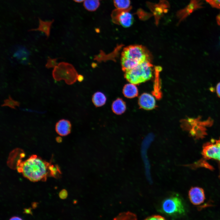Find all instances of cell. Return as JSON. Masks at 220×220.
Instances as JSON below:
<instances>
[{
	"instance_id": "1",
	"label": "cell",
	"mask_w": 220,
	"mask_h": 220,
	"mask_svg": "<svg viewBox=\"0 0 220 220\" xmlns=\"http://www.w3.org/2000/svg\"><path fill=\"white\" fill-rule=\"evenodd\" d=\"M50 164L51 162H47L36 155H33L26 160L21 161L17 167V170L24 177L32 182L46 181Z\"/></svg>"
},
{
	"instance_id": "2",
	"label": "cell",
	"mask_w": 220,
	"mask_h": 220,
	"mask_svg": "<svg viewBox=\"0 0 220 220\" xmlns=\"http://www.w3.org/2000/svg\"><path fill=\"white\" fill-rule=\"evenodd\" d=\"M151 59L150 54L144 46L137 45L127 46L121 53L122 69L124 72L144 62L151 61Z\"/></svg>"
},
{
	"instance_id": "3",
	"label": "cell",
	"mask_w": 220,
	"mask_h": 220,
	"mask_svg": "<svg viewBox=\"0 0 220 220\" xmlns=\"http://www.w3.org/2000/svg\"><path fill=\"white\" fill-rule=\"evenodd\" d=\"M153 66L151 61H146L124 72V77L130 83L139 84L152 77Z\"/></svg>"
},
{
	"instance_id": "4",
	"label": "cell",
	"mask_w": 220,
	"mask_h": 220,
	"mask_svg": "<svg viewBox=\"0 0 220 220\" xmlns=\"http://www.w3.org/2000/svg\"><path fill=\"white\" fill-rule=\"evenodd\" d=\"M161 211L170 216L180 215L185 213V208L181 199L177 196L166 198L162 202Z\"/></svg>"
},
{
	"instance_id": "5",
	"label": "cell",
	"mask_w": 220,
	"mask_h": 220,
	"mask_svg": "<svg viewBox=\"0 0 220 220\" xmlns=\"http://www.w3.org/2000/svg\"><path fill=\"white\" fill-rule=\"evenodd\" d=\"M129 10L117 8L114 10L111 15L112 22L124 28L131 26L134 23V18L132 15L129 12Z\"/></svg>"
},
{
	"instance_id": "6",
	"label": "cell",
	"mask_w": 220,
	"mask_h": 220,
	"mask_svg": "<svg viewBox=\"0 0 220 220\" xmlns=\"http://www.w3.org/2000/svg\"><path fill=\"white\" fill-rule=\"evenodd\" d=\"M202 154L206 159H214L220 162V138L212 139L204 144Z\"/></svg>"
},
{
	"instance_id": "7",
	"label": "cell",
	"mask_w": 220,
	"mask_h": 220,
	"mask_svg": "<svg viewBox=\"0 0 220 220\" xmlns=\"http://www.w3.org/2000/svg\"><path fill=\"white\" fill-rule=\"evenodd\" d=\"M52 75L54 80L57 81L64 79L67 83H69L71 80V67L68 64L61 62L59 63L54 68Z\"/></svg>"
},
{
	"instance_id": "8",
	"label": "cell",
	"mask_w": 220,
	"mask_h": 220,
	"mask_svg": "<svg viewBox=\"0 0 220 220\" xmlns=\"http://www.w3.org/2000/svg\"><path fill=\"white\" fill-rule=\"evenodd\" d=\"M138 104L140 108L147 110L153 109L156 107L155 97L148 93H143L139 96Z\"/></svg>"
},
{
	"instance_id": "9",
	"label": "cell",
	"mask_w": 220,
	"mask_h": 220,
	"mask_svg": "<svg viewBox=\"0 0 220 220\" xmlns=\"http://www.w3.org/2000/svg\"><path fill=\"white\" fill-rule=\"evenodd\" d=\"M189 197L191 202L195 205L201 204L205 199L204 190L197 187H192L190 189L189 192Z\"/></svg>"
},
{
	"instance_id": "10",
	"label": "cell",
	"mask_w": 220,
	"mask_h": 220,
	"mask_svg": "<svg viewBox=\"0 0 220 220\" xmlns=\"http://www.w3.org/2000/svg\"><path fill=\"white\" fill-rule=\"evenodd\" d=\"M162 70L160 66H156L154 68L155 79L153 85V89L152 92L153 96L158 100L161 99L162 96L161 91V86L160 73Z\"/></svg>"
},
{
	"instance_id": "11",
	"label": "cell",
	"mask_w": 220,
	"mask_h": 220,
	"mask_svg": "<svg viewBox=\"0 0 220 220\" xmlns=\"http://www.w3.org/2000/svg\"><path fill=\"white\" fill-rule=\"evenodd\" d=\"M72 125L68 120L62 119L59 121L55 126V130L57 133L62 136H66L71 132Z\"/></svg>"
},
{
	"instance_id": "12",
	"label": "cell",
	"mask_w": 220,
	"mask_h": 220,
	"mask_svg": "<svg viewBox=\"0 0 220 220\" xmlns=\"http://www.w3.org/2000/svg\"><path fill=\"white\" fill-rule=\"evenodd\" d=\"M111 108L114 113L117 115H121L125 112L126 110V102L121 98H117L112 102Z\"/></svg>"
},
{
	"instance_id": "13",
	"label": "cell",
	"mask_w": 220,
	"mask_h": 220,
	"mask_svg": "<svg viewBox=\"0 0 220 220\" xmlns=\"http://www.w3.org/2000/svg\"><path fill=\"white\" fill-rule=\"evenodd\" d=\"M123 93L125 97L132 98L138 96V91L135 84L130 83L124 85L123 89Z\"/></svg>"
},
{
	"instance_id": "14",
	"label": "cell",
	"mask_w": 220,
	"mask_h": 220,
	"mask_svg": "<svg viewBox=\"0 0 220 220\" xmlns=\"http://www.w3.org/2000/svg\"><path fill=\"white\" fill-rule=\"evenodd\" d=\"M92 100L95 107H99L105 104L107 101V97L103 93L97 91L93 95Z\"/></svg>"
},
{
	"instance_id": "15",
	"label": "cell",
	"mask_w": 220,
	"mask_h": 220,
	"mask_svg": "<svg viewBox=\"0 0 220 220\" xmlns=\"http://www.w3.org/2000/svg\"><path fill=\"white\" fill-rule=\"evenodd\" d=\"M100 5L99 0H85L83 6L87 10L93 11L96 10Z\"/></svg>"
},
{
	"instance_id": "16",
	"label": "cell",
	"mask_w": 220,
	"mask_h": 220,
	"mask_svg": "<svg viewBox=\"0 0 220 220\" xmlns=\"http://www.w3.org/2000/svg\"><path fill=\"white\" fill-rule=\"evenodd\" d=\"M114 4L116 8L123 10L130 9V0H114Z\"/></svg>"
},
{
	"instance_id": "17",
	"label": "cell",
	"mask_w": 220,
	"mask_h": 220,
	"mask_svg": "<svg viewBox=\"0 0 220 220\" xmlns=\"http://www.w3.org/2000/svg\"><path fill=\"white\" fill-rule=\"evenodd\" d=\"M49 171L50 175L55 178H58L59 174H61V171L57 165L54 166L51 165V163L49 167Z\"/></svg>"
},
{
	"instance_id": "18",
	"label": "cell",
	"mask_w": 220,
	"mask_h": 220,
	"mask_svg": "<svg viewBox=\"0 0 220 220\" xmlns=\"http://www.w3.org/2000/svg\"><path fill=\"white\" fill-rule=\"evenodd\" d=\"M57 58L52 59L50 57H48L47 62L45 65L46 68L48 69L54 68L57 66Z\"/></svg>"
},
{
	"instance_id": "19",
	"label": "cell",
	"mask_w": 220,
	"mask_h": 220,
	"mask_svg": "<svg viewBox=\"0 0 220 220\" xmlns=\"http://www.w3.org/2000/svg\"><path fill=\"white\" fill-rule=\"evenodd\" d=\"M211 6L220 9V0H205Z\"/></svg>"
},
{
	"instance_id": "20",
	"label": "cell",
	"mask_w": 220,
	"mask_h": 220,
	"mask_svg": "<svg viewBox=\"0 0 220 220\" xmlns=\"http://www.w3.org/2000/svg\"><path fill=\"white\" fill-rule=\"evenodd\" d=\"M4 105H17L18 104L17 102L13 100L10 96L9 97V98L5 101Z\"/></svg>"
},
{
	"instance_id": "21",
	"label": "cell",
	"mask_w": 220,
	"mask_h": 220,
	"mask_svg": "<svg viewBox=\"0 0 220 220\" xmlns=\"http://www.w3.org/2000/svg\"><path fill=\"white\" fill-rule=\"evenodd\" d=\"M145 220H165L164 218L161 216L158 215H155L147 217Z\"/></svg>"
},
{
	"instance_id": "22",
	"label": "cell",
	"mask_w": 220,
	"mask_h": 220,
	"mask_svg": "<svg viewBox=\"0 0 220 220\" xmlns=\"http://www.w3.org/2000/svg\"><path fill=\"white\" fill-rule=\"evenodd\" d=\"M68 195L67 191L65 189H63L61 190L60 192L59 196L61 199H64L66 198Z\"/></svg>"
},
{
	"instance_id": "23",
	"label": "cell",
	"mask_w": 220,
	"mask_h": 220,
	"mask_svg": "<svg viewBox=\"0 0 220 220\" xmlns=\"http://www.w3.org/2000/svg\"><path fill=\"white\" fill-rule=\"evenodd\" d=\"M216 92L218 96L220 97V82L216 85Z\"/></svg>"
},
{
	"instance_id": "24",
	"label": "cell",
	"mask_w": 220,
	"mask_h": 220,
	"mask_svg": "<svg viewBox=\"0 0 220 220\" xmlns=\"http://www.w3.org/2000/svg\"><path fill=\"white\" fill-rule=\"evenodd\" d=\"M22 218H21L20 217L18 216H13L11 217L9 219V220H22Z\"/></svg>"
},
{
	"instance_id": "25",
	"label": "cell",
	"mask_w": 220,
	"mask_h": 220,
	"mask_svg": "<svg viewBox=\"0 0 220 220\" xmlns=\"http://www.w3.org/2000/svg\"><path fill=\"white\" fill-rule=\"evenodd\" d=\"M216 19L218 24L220 26V13L217 15Z\"/></svg>"
},
{
	"instance_id": "26",
	"label": "cell",
	"mask_w": 220,
	"mask_h": 220,
	"mask_svg": "<svg viewBox=\"0 0 220 220\" xmlns=\"http://www.w3.org/2000/svg\"><path fill=\"white\" fill-rule=\"evenodd\" d=\"M62 140V138L61 137H58L57 138V141L59 142H61Z\"/></svg>"
},
{
	"instance_id": "27",
	"label": "cell",
	"mask_w": 220,
	"mask_h": 220,
	"mask_svg": "<svg viewBox=\"0 0 220 220\" xmlns=\"http://www.w3.org/2000/svg\"><path fill=\"white\" fill-rule=\"evenodd\" d=\"M75 2H81L84 1L85 0H73Z\"/></svg>"
}]
</instances>
